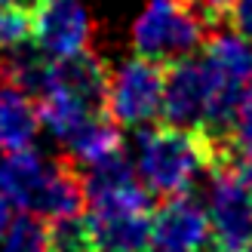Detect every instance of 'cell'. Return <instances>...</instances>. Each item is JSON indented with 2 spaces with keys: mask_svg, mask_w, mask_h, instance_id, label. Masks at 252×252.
<instances>
[{
  "mask_svg": "<svg viewBox=\"0 0 252 252\" xmlns=\"http://www.w3.org/2000/svg\"><path fill=\"white\" fill-rule=\"evenodd\" d=\"M0 197L22 212L46 221H62L86 212L83 169L68 154L43 157L34 148H16L0 154Z\"/></svg>",
  "mask_w": 252,
  "mask_h": 252,
  "instance_id": "cell-1",
  "label": "cell"
},
{
  "mask_svg": "<svg viewBox=\"0 0 252 252\" xmlns=\"http://www.w3.org/2000/svg\"><path fill=\"white\" fill-rule=\"evenodd\" d=\"M219 151L203 129L154 123L138 135V179L157 200L188 197L200 175L219 172Z\"/></svg>",
  "mask_w": 252,
  "mask_h": 252,
  "instance_id": "cell-2",
  "label": "cell"
},
{
  "mask_svg": "<svg viewBox=\"0 0 252 252\" xmlns=\"http://www.w3.org/2000/svg\"><path fill=\"white\" fill-rule=\"evenodd\" d=\"M219 25L191 0H151L132 25V49L142 59L172 65L197 56Z\"/></svg>",
  "mask_w": 252,
  "mask_h": 252,
  "instance_id": "cell-3",
  "label": "cell"
},
{
  "mask_svg": "<svg viewBox=\"0 0 252 252\" xmlns=\"http://www.w3.org/2000/svg\"><path fill=\"white\" fill-rule=\"evenodd\" d=\"M206 216L219 252L252 246V160H237L212 175Z\"/></svg>",
  "mask_w": 252,
  "mask_h": 252,
  "instance_id": "cell-4",
  "label": "cell"
},
{
  "mask_svg": "<svg viewBox=\"0 0 252 252\" xmlns=\"http://www.w3.org/2000/svg\"><path fill=\"white\" fill-rule=\"evenodd\" d=\"M166 65L151 59H126L120 68H111L108 83V114L120 126H151L163 105Z\"/></svg>",
  "mask_w": 252,
  "mask_h": 252,
  "instance_id": "cell-5",
  "label": "cell"
},
{
  "mask_svg": "<svg viewBox=\"0 0 252 252\" xmlns=\"http://www.w3.org/2000/svg\"><path fill=\"white\" fill-rule=\"evenodd\" d=\"M108 83H111V68L105 65V59L95 56L93 49H83L77 56L46 62V71L34 98L53 95L95 117L108 114Z\"/></svg>",
  "mask_w": 252,
  "mask_h": 252,
  "instance_id": "cell-6",
  "label": "cell"
},
{
  "mask_svg": "<svg viewBox=\"0 0 252 252\" xmlns=\"http://www.w3.org/2000/svg\"><path fill=\"white\" fill-rule=\"evenodd\" d=\"M93 19L80 0H37L31 46L43 59H68L90 49Z\"/></svg>",
  "mask_w": 252,
  "mask_h": 252,
  "instance_id": "cell-7",
  "label": "cell"
},
{
  "mask_svg": "<svg viewBox=\"0 0 252 252\" xmlns=\"http://www.w3.org/2000/svg\"><path fill=\"white\" fill-rule=\"evenodd\" d=\"M148 252H219L209 216L191 197L160 200L151 212Z\"/></svg>",
  "mask_w": 252,
  "mask_h": 252,
  "instance_id": "cell-8",
  "label": "cell"
},
{
  "mask_svg": "<svg viewBox=\"0 0 252 252\" xmlns=\"http://www.w3.org/2000/svg\"><path fill=\"white\" fill-rule=\"evenodd\" d=\"M206 108H209V77L203 59L191 56L166 65L163 105H160L163 123L182 126V129H203Z\"/></svg>",
  "mask_w": 252,
  "mask_h": 252,
  "instance_id": "cell-9",
  "label": "cell"
},
{
  "mask_svg": "<svg viewBox=\"0 0 252 252\" xmlns=\"http://www.w3.org/2000/svg\"><path fill=\"white\" fill-rule=\"evenodd\" d=\"M86 209H148L151 194L123 151L83 169Z\"/></svg>",
  "mask_w": 252,
  "mask_h": 252,
  "instance_id": "cell-10",
  "label": "cell"
},
{
  "mask_svg": "<svg viewBox=\"0 0 252 252\" xmlns=\"http://www.w3.org/2000/svg\"><path fill=\"white\" fill-rule=\"evenodd\" d=\"M95 252H148V209H86Z\"/></svg>",
  "mask_w": 252,
  "mask_h": 252,
  "instance_id": "cell-11",
  "label": "cell"
},
{
  "mask_svg": "<svg viewBox=\"0 0 252 252\" xmlns=\"http://www.w3.org/2000/svg\"><path fill=\"white\" fill-rule=\"evenodd\" d=\"M40 129L37 102L0 62V151H16L31 145Z\"/></svg>",
  "mask_w": 252,
  "mask_h": 252,
  "instance_id": "cell-12",
  "label": "cell"
},
{
  "mask_svg": "<svg viewBox=\"0 0 252 252\" xmlns=\"http://www.w3.org/2000/svg\"><path fill=\"white\" fill-rule=\"evenodd\" d=\"M49 249V224L40 216L22 212L9 221L6 234L0 237V252H46Z\"/></svg>",
  "mask_w": 252,
  "mask_h": 252,
  "instance_id": "cell-13",
  "label": "cell"
},
{
  "mask_svg": "<svg viewBox=\"0 0 252 252\" xmlns=\"http://www.w3.org/2000/svg\"><path fill=\"white\" fill-rule=\"evenodd\" d=\"M231 142L243 160H252V80L246 83L243 98L237 105V114L231 123Z\"/></svg>",
  "mask_w": 252,
  "mask_h": 252,
  "instance_id": "cell-14",
  "label": "cell"
},
{
  "mask_svg": "<svg viewBox=\"0 0 252 252\" xmlns=\"http://www.w3.org/2000/svg\"><path fill=\"white\" fill-rule=\"evenodd\" d=\"M224 22H228L231 31L240 34L243 40H252V0H228Z\"/></svg>",
  "mask_w": 252,
  "mask_h": 252,
  "instance_id": "cell-15",
  "label": "cell"
},
{
  "mask_svg": "<svg viewBox=\"0 0 252 252\" xmlns=\"http://www.w3.org/2000/svg\"><path fill=\"white\" fill-rule=\"evenodd\" d=\"M191 3H197L200 9L206 12V16L224 22V6H228V0H191Z\"/></svg>",
  "mask_w": 252,
  "mask_h": 252,
  "instance_id": "cell-16",
  "label": "cell"
},
{
  "mask_svg": "<svg viewBox=\"0 0 252 252\" xmlns=\"http://www.w3.org/2000/svg\"><path fill=\"white\" fill-rule=\"evenodd\" d=\"M9 221H12V203L6 197H0V237L6 234V228H9Z\"/></svg>",
  "mask_w": 252,
  "mask_h": 252,
  "instance_id": "cell-17",
  "label": "cell"
},
{
  "mask_svg": "<svg viewBox=\"0 0 252 252\" xmlns=\"http://www.w3.org/2000/svg\"><path fill=\"white\" fill-rule=\"evenodd\" d=\"M246 252H252V246H249V249H246Z\"/></svg>",
  "mask_w": 252,
  "mask_h": 252,
  "instance_id": "cell-18",
  "label": "cell"
}]
</instances>
